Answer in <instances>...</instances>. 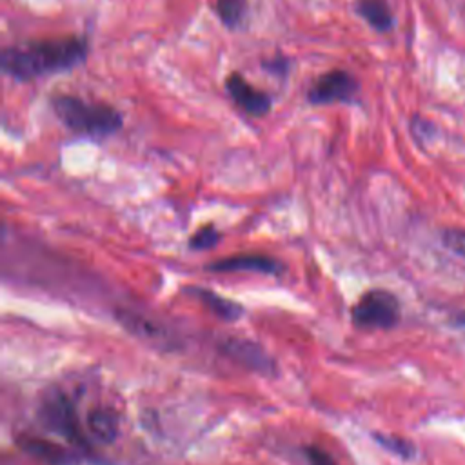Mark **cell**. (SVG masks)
Here are the masks:
<instances>
[{
  "mask_svg": "<svg viewBox=\"0 0 465 465\" xmlns=\"http://www.w3.org/2000/svg\"><path fill=\"white\" fill-rule=\"evenodd\" d=\"M89 53L85 36L33 40L5 47L0 54L2 73L16 82H31L80 65Z\"/></svg>",
  "mask_w": 465,
  "mask_h": 465,
  "instance_id": "obj_1",
  "label": "cell"
},
{
  "mask_svg": "<svg viewBox=\"0 0 465 465\" xmlns=\"http://www.w3.org/2000/svg\"><path fill=\"white\" fill-rule=\"evenodd\" d=\"M49 104L58 120L78 134L105 138L124 125L122 113L104 102L85 100L76 94H54Z\"/></svg>",
  "mask_w": 465,
  "mask_h": 465,
  "instance_id": "obj_2",
  "label": "cell"
},
{
  "mask_svg": "<svg viewBox=\"0 0 465 465\" xmlns=\"http://www.w3.org/2000/svg\"><path fill=\"white\" fill-rule=\"evenodd\" d=\"M351 318L361 329H391L400 320V302L385 289H371L352 305Z\"/></svg>",
  "mask_w": 465,
  "mask_h": 465,
  "instance_id": "obj_3",
  "label": "cell"
},
{
  "mask_svg": "<svg viewBox=\"0 0 465 465\" xmlns=\"http://www.w3.org/2000/svg\"><path fill=\"white\" fill-rule=\"evenodd\" d=\"M40 416L53 432L65 438L69 443H73L80 450L91 449L89 440L80 427L74 405L69 401V398L64 392L60 391L51 392L40 407Z\"/></svg>",
  "mask_w": 465,
  "mask_h": 465,
  "instance_id": "obj_4",
  "label": "cell"
},
{
  "mask_svg": "<svg viewBox=\"0 0 465 465\" xmlns=\"http://www.w3.org/2000/svg\"><path fill=\"white\" fill-rule=\"evenodd\" d=\"M360 91L358 80L345 69H331L307 87L305 98L311 105H331L352 102Z\"/></svg>",
  "mask_w": 465,
  "mask_h": 465,
  "instance_id": "obj_5",
  "label": "cell"
},
{
  "mask_svg": "<svg viewBox=\"0 0 465 465\" xmlns=\"http://www.w3.org/2000/svg\"><path fill=\"white\" fill-rule=\"evenodd\" d=\"M225 91L234 105L249 116H263L272 107V98L265 91L254 87L236 71L227 74Z\"/></svg>",
  "mask_w": 465,
  "mask_h": 465,
  "instance_id": "obj_6",
  "label": "cell"
},
{
  "mask_svg": "<svg viewBox=\"0 0 465 465\" xmlns=\"http://www.w3.org/2000/svg\"><path fill=\"white\" fill-rule=\"evenodd\" d=\"M222 352L254 372H260L265 376L276 374L274 360L258 343H254L251 340L227 338L225 341H222Z\"/></svg>",
  "mask_w": 465,
  "mask_h": 465,
  "instance_id": "obj_7",
  "label": "cell"
},
{
  "mask_svg": "<svg viewBox=\"0 0 465 465\" xmlns=\"http://www.w3.org/2000/svg\"><path fill=\"white\" fill-rule=\"evenodd\" d=\"M207 271L213 272H258V274H280L283 265L267 254L249 252V254H236L227 256L222 260H214L207 265Z\"/></svg>",
  "mask_w": 465,
  "mask_h": 465,
  "instance_id": "obj_8",
  "label": "cell"
},
{
  "mask_svg": "<svg viewBox=\"0 0 465 465\" xmlns=\"http://www.w3.org/2000/svg\"><path fill=\"white\" fill-rule=\"evenodd\" d=\"M20 447L27 454H31V456H35V458H38V460H42L45 463H51V465H67V463H74L76 461L74 454H71L64 447H60L56 443H51L47 440H40V438H33V436H24L20 440Z\"/></svg>",
  "mask_w": 465,
  "mask_h": 465,
  "instance_id": "obj_9",
  "label": "cell"
},
{
  "mask_svg": "<svg viewBox=\"0 0 465 465\" xmlns=\"http://www.w3.org/2000/svg\"><path fill=\"white\" fill-rule=\"evenodd\" d=\"M189 292L203 305L207 307L214 316L222 318V320H227V322H234L236 318L242 316L243 309L240 303L211 291V289H203V287H191Z\"/></svg>",
  "mask_w": 465,
  "mask_h": 465,
  "instance_id": "obj_10",
  "label": "cell"
},
{
  "mask_svg": "<svg viewBox=\"0 0 465 465\" xmlns=\"http://www.w3.org/2000/svg\"><path fill=\"white\" fill-rule=\"evenodd\" d=\"M87 432L93 440L102 441V443H111L116 440L118 436V420L114 416V412H111L109 409H91L87 412Z\"/></svg>",
  "mask_w": 465,
  "mask_h": 465,
  "instance_id": "obj_11",
  "label": "cell"
},
{
  "mask_svg": "<svg viewBox=\"0 0 465 465\" xmlns=\"http://www.w3.org/2000/svg\"><path fill=\"white\" fill-rule=\"evenodd\" d=\"M356 13L378 33H387L394 25V15L387 0H356Z\"/></svg>",
  "mask_w": 465,
  "mask_h": 465,
  "instance_id": "obj_12",
  "label": "cell"
},
{
  "mask_svg": "<svg viewBox=\"0 0 465 465\" xmlns=\"http://www.w3.org/2000/svg\"><path fill=\"white\" fill-rule=\"evenodd\" d=\"M118 318H120V322L131 331V332H134L136 336H143V338H147V340H163L165 338V334H163V331H162V327H158L156 323H153L151 320H147V318H143V316H138V314H134V312H131V311H127V312H118Z\"/></svg>",
  "mask_w": 465,
  "mask_h": 465,
  "instance_id": "obj_13",
  "label": "cell"
},
{
  "mask_svg": "<svg viewBox=\"0 0 465 465\" xmlns=\"http://www.w3.org/2000/svg\"><path fill=\"white\" fill-rule=\"evenodd\" d=\"M247 0H216V13L227 29H240L245 20Z\"/></svg>",
  "mask_w": 465,
  "mask_h": 465,
  "instance_id": "obj_14",
  "label": "cell"
},
{
  "mask_svg": "<svg viewBox=\"0 0 465 465\" xmlns=\"http://www.w3.org/2000/svg\"><path fill=\"white\" fill-rule=\"evenodd\" d=\"M220 238H222V232L213 223H207L194 231V234L189 238V247L193 251H209L214 245H218Z\"/></svg>",
  "mask_w": 465,
  "mask_h": 465,
  "instance_id": "obj_15",
  "label": "cell"
},
{
  "mask_svg": "<svg viewBox=\"0 0 465 465\" xmlns=\"http://www.w3.org/2000/svg\"><path fill=\"white\" fill-rule=\"evenodd\" d=\"M376 441L389 452L403 458V460H409L414 456V445L401 438V436H394V434H374Z\"/></svg>",
  "mask_w": 465,
  "mask_h": 465,
  "instance_id": "obj_16",
  "label": "cell"
},
{
  "mask_svg": "<svg viewBox=\"0 0 465 465\" xmlns=\"http://www.w3.org/2000/svg\"><path fill=\"white\" fill-rule=\"evenodd\" d=\"M441 240L447 249L465 258V229H454V227L445 229L441 234Z\"/></svg>",
  "mask_w": 465,
  "mask_h": 465,
  "instance_id": "obj_17",
  "label": "cell"
},
{
  "mask_svg": "<svg viewBox=\"0 0 465 465\" xmlns=\"http://www.w3.org/2000/svg\"><path fill=\"white\" fill-rule=\"evenodd\" d=\"M262 67L265 71H269L271 74H278V76H285L287 71H289V60L282 54H274L272 58L269 60H263L262 62Z\"/></svg>",
  "mask_w": 465,
  "mask_h": 465,
  "instance_id": "obj_18",
  "label": "cell"
},
{
  "mask_svg": "<svg viewBox=\"0 0 465 465\" xmlns=\"http://www.w3.org/2000/svg\"><path fill=\"white\" fill-rule=\"evenodd\" d=\"M305 458H307L309 465H336L332 456L327 450L320 449V447H307L305 449Z\"/></svg>",
  "mask_w": 465,
  "mask_h": 465,
  "instance_id": "obj_19",
  "label": "cell"
},
{
  "mask_svg": "<svg viewBox=\"0 0 465 465\" xmlns=\"http://www.w3.org/2000/svg\"><path fill=\"white\" fill-rule=\"evenodd\" d=\"M430 129H432V125H430L429 122H425V120L416 118V120L412 122V133H414L416 140H429Z\"/></svg>",
  "mask_w": 465,
  "mask_h": 465,
  "instance_id": "obj_20",
  "label": "cell"
},
{
  "mask_svg": "<svg viewBox=\"0 0 465 465\" xmlns=\"http://www.w3.org/2000/svg\"><path fill=\"white\" fill-rule=\"evenodd\" d=\"M454 320H456V323H458V325L465 327V311H463V312H460V314H456V318H454Z\"/></svg>",
  "mask_w": 465,
  "mask_h": 465,
  "instance_id": "obj_21",
  "label": "cell"
}]
</instances>
